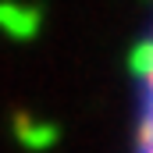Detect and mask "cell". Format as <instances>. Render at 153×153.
Instances as JSON below:
<instances>
[{"label":"cell","instance_id":"obj_1","mask_svg":"<svg viewBox=\"0 0 153 153\" xmlns=\"http://www.w3.org/2000/svg\"><path fill=\"white\" fill-rule=\"evenodd\" d=\"M135 78V153H153V25L132 57Z\"/></svg>","mask_w":153,"mask_h":153}]
</instances>
